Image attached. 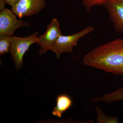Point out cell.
<instances>
[{"mask_svg":"<svg viewBox=\"0 0 123 123\" xmlns=\"http://www.w3.org/2000/svg\"><path fill=\"white\" fill-rule=\"evenodd\" d=\"M83 64L115 76H123V39H116L92 49L85 55Z\"/></svg>","mask_w":123,"mask_h":123,"instance_id":"1","label":"cell"},{"mask_svg":"<svg viewBox=\"0 0 123 123\" xmlns=\"http://www.w3.org/2000/svg\"><path fill=\"white\" fill-rule=\"evenodd\" d=\"M38 34V31H36L31 35L24 37L12 36L10 52L17 70L22 67L25 53L31 45L37 43Z\"/></svg>","mask_w":123,"mask_h":123,"instance_id":"2","label":"cell"},{"mask_svg":"<svg viewBox=\"0 0 123 123\" xmlns=\"http://www.w3.org/2000/svg\"><path fill=\"white\" fill-rule=\"evenodd\" d=\"M94 31L92 26H88L77 33L69 35H61L57 39L51 51L55 53L57 59L62 54L70 53L77 46L79 40Z\"/></svg>","mask_w":123,"mask_h":123,"instance_id":"3","label":"cell"},{"mask_svg":"<svg viewBox=\"0 0 123 123\" xmlns=\"http://www.w3.org/2000/svg\"><path fill=\"white\" fill-rule=\"evenodd\" d=\"M60 24L57 19L54 18L48 25L45 33L38 36L37 43L40 47L39 51V55L47 53L48 51L51 50L57 39L62 35Z\"/></svg>","mask_w":123,"mask_h":123,"instance_id":"4","label":"cell"},{"mask_svg":"<svg viewBox=\"0 0 123 123\" xmlns=\"http://www.w3.org/2000/svg\"><path fill=\"white\" fill-rule=\"evenodd\" d=\"M11 9L6 8L0 12V35L12 36L17 29L29 26L30 23L20 19Z\"/></svg>","mask_w":123,"mask_h":123,"instance_id":"5","label":"cell"},{"mask_svg":"<svg viewBox=\"0 0 123 123\" xmlns=\"http://www.w3.org/2000/svg\"><path fill=\"white\" fill-rule=\"evenodd\" d=\"M46 5V0H18L11 9L21 18L37 14Z\"/></svg>","mask_w":123,"mask_h":123,"instance_id":"6","label":"cell"},{"mask_svg":"<svg viewBox=\"0 0 123 123\" xmlns=\"http://www.w3.org/2000/svg\"><path fill=\"white\" fill-rule=\"evenodd\" d=\"M104 6L115 31L123 33V0H109Z\"/></svg>","mask_w":123,"mask_h":123,"instance_id":"7","label":"cell"},{"mask_svg":"<svg viewBox=\"0 0 123 123\" xmlns=\"http://www.w3.org/2000/svg\"><path fill=\"white\" fill-rule=\"evenodd\" d=\"M73 101L68 95H60L56 98V104L52 112L55 116L61 118L62 115L71 106Z\"/></svg>","mask_w":123,"mask_h":123,"instance_id":"8","label":"cell"},{"mask_svg":"<svg viewBox=\"0 0 123 123\" xmlns=\"http://www.w3.org/2000/svg\"><path fill=\"white\" fill-rule=\"evenodd\" d=\"M120 100H123V86L114 92L103 95L101 97H94L91 99L92 103L101 102L107 103Z\"/></svg>","mask_w":123,"mask_h":123,"instance_id":"9","label":"cell"},{"mask_svg":"<svg viewBox=\"0 0 123 123\" xmlns=\"http://www.w3.org/2000/svg\"><path fill=\"white\" fill-rule=\"evenodd\" d=\"M12 37L4 35H0V55H3L10 52Z\"/></svg>","mask_w":123,"mask_h":123,"instance_id":"10","label":"cell"},{"mask_svg":"<svg viewBox=\"0 0 123 123\" xmlns=\"http://www.w3.org/2000/svg\"><path fill=\"white\" fill-rule=\"evenodd\" d=\"M97 115V121L98 123H118V119L116 117L108 116L105 114L99 106L96 107Z\"/></svg>","mask_w":123,"mask_h":123,"instance_id":"11","label":"cell"},{"mask_svg":"<svg viewBox=\"0 0 123 123\" xmlns=\"http://www.w3.org/2000/svg\"><path fill=\"white\" fill-rule=\"evenodd\" d=\"M109 0H81L82 4L86 10V12L89 13L92 7L95 6H105Z\"/></svg>","mask_w":123,"mask_h":123,"instance_id":"12","label":"cell"},{"mask_svg":"<svg viewBox=\"0 0 123 123\" xmlns=\"http://www.w3.org/2000/svg\"><path fill=\"white\" fill-rule=\"evenodd\" d=\"M6 3V0H0V11L6 8L5 5Z\"/></svg>","mask_w":123,"mask_h":123,"instance_id":"13","label":"cell"},{"mask_svg":"<svg viewBox=\"0 0 123 123\" xmlns=\"http://www.w3.org/2000/svg\"><path fill=\"white\" fill-rule=\"evenodd\" d=\"M18 0H6V1L7 4L12 7Z\"/></svg>","mask_w":123,"mask_h":123,"instance_id":"14","label":"cell"},{"mask_svg":"<svg viewBox=\"0 0 123 123\" xmlns=\"http://www.w3.org/2000/svg\"></svg>","mask_w":123,"mask_h":123,"instance_id":"15","label":"cell"}]
</instances>
